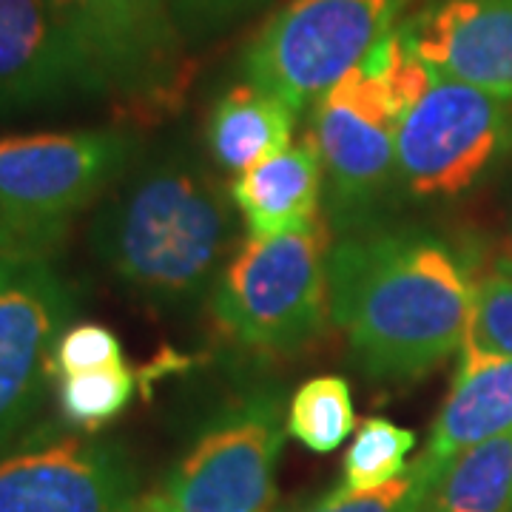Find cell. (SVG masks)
<instances>
[{
  "label": "cell",
  "instance_id": "cell-7",
  "mask_svg": "<svg viewBox=\"0 0 512 512\" xmlns=\"http://www.w3.org/2000/svg\"><path fill=\"white\" fill-rule=\"evenodd\" d=\"M285 390L254 384L220 407L165 481L151 490L160 512H271L285 447Z\"/></svg>",
  "mask_w": 512,
  "mask_h": 512
},
{
  "label": "cell",
  "instance_id": "cell-14",
  "mask_svg": "<svg viewBox=\"0 0 512 512\" xmlns=\"http://www.w3.org/2000/svg\"><path fill=\"white\" fill-rule=\"evenodd\" d=\"M507 433H512V359L464 345L453 387L413 464L427 481H436L461 453Z\"/></svg>",
  "mask_w": 512,
  "mask_h": 512
},
{
  "label": "cell",
  "instance_id": "cell-8",
  "mask_svg": "<svg viewBox=\"0 0 512 512\" xmlns=\"http://www.w3.org/2000/svg\"><path fill=\"white\" fill-rule=\"evenodd\" d=\"M97 97L163 114L183 103L188 37L174 0H52Z\"/></svg>",
  "mask_w": 512,
  "mask_h": 512
},
{
  "label": "cell",
  "instance_id": "cell-25",
  "mask_svg": "<svg viewBox=\"0 0 512 512\" xmlns=\"http://www.w3.org/2000/svg\"><path fill=\"white\" fill-rule=\"evenodd\" d=\"M18 254H32V251H29V248H26V245L0 222V259H9V256Z\"/></svg>",
  "mask_w": 512,
  "mask_h": 512
},
{
  "label": "cell",
  "instance_id": "cell-2",
  "mask_svg": "<svg viewBox=\"0 0 512 512\" xmlns=\"http://www.w3.org/2000/svg\"><path fill=\"white\" fill-rule=\"evenodd\" d=\"M234 239L231 194L183 148L137 165L89 228L92 254L157 311L197 308L228 265Z\"/></svg>",
  "mask_w": 512,
  "mask_h": 512
},
{
  "label": "cell",
  "instance_id": "cell-19",
  "mask_svg": "<svg viewBox=\"0 0 512 512\" xmlns=\"http://www.w3.org/2000/svg\"><path fill=\"white\" fill-rule=\"evenodd\" d=\"M416 447V433L384 416H370L359 424L345 453L342 484L345 493H370L390 484L410 467L407 456Z\"/></svg>",
  "mask_w": 512,
  "mask_h": 512
},
{
  "label": "cell",
  "instance_id": "cell-16",
  "mask_svg": "<svg viewBox=\"0 0 512 512\" xmlns=\"http://www.w3.org/2000/svg\"><path fill=\"white\" fill-rule=\"evenodd\" d=\"M296 111L254 83H239L222 94L208 114L211 157L228 171L242 174L293 146Z\"/></svg>",
  "mask_w": 512,
  "mask_h": 512
},
{
  "label": "cell",
  "instance_id": "cell-3",
  "mask_svg": "<svg viewBox=\"0 0 512 512\" xmlns=\"http://www.w3.org/2000/svg\"><path fill=\"white\" fill-rule=\"evenodd\" d=\"M433 72L396 29L359 69L311 109V140L322 157L325 214L339 237L379 225L396 205V134L404 111Z\"/></svg>",
  "mask_w": 512,
  "mask_h": 512
},
{
  "label": "cell",
  "instance_id": "cell-10",
  "mask_svg": "<svg viewBox=\"0 0 512 512\" xmlns=\"http://www.w3.org/2000/svg\"><path fill=\"white\" fill-rule=\"evenodd\" d=\"M140 478L123 444L40 424L0 453V512H131Z\"/></svg>",
  "mask_w": 512,
  "mask_h": 512
},
{
  "label": "cell",
  "instance_id": "cell-13",
  "mask_svg": "<svg viewBox=\"0 0 512 512\" xmlns=\"http://www.w3.org/2000/svg\"><path fill=\"white\" fill-rule=\"evenodd\" d=\"M97 97L52 0H0V117Z\"/></svg>",
  "mask_w": 512,
  "mask_h": 512
},
{
  "label": "cell",
  "instance_id": "cell-21",
  "mask_svg": "<svg viewBox=\"0 0 512 512\" xmlns=\"http://www.w3.org/2000/svg\"><path fill=\"white\" fill-rule=\"evenodd\" d=\"M464 345L512 359V259L495 262L493 271L476 279L473 319Z\"/></svg>",
  "mask_w": 512,
  "mask_h": 512
},
{
  "label": "cell",
  "instance_id": "cell-24",
  "mask_svg": "<svg viewBox=\"0 0 512 512\" xmlns=\"http://www.w3.org/2000/svg\"><path fill=\"white\" fill-rule=\"evenodd\" d=\"M177 3V18L183 26L188 43L211 37L234 26L242 18L259 12L271 0H174Z\"/></svg>",
  "mask_w": 512,
  "mask_h": 512
},
{
  "label": "cell",
  "instance_id": "cell-11",
  "mask_svg": "<svg viewBox=\"0 0 512 512\" xmlns=\"http://www.w3.org/2000/svg\"><path fill=\"white\" fill-rule=\"evenodd\" d=\"M77 288L43 254L0 259V450L18 439L55 382L52 356Z\"/></svg>",
  "mask_w": 512,
  "mask_h": 512
},
{
  "label": "cell",
  "instance_id": "cell-12",
  "mask_svg": "<svg viewBox=\"0 0 512 512\" xmlns=\"http://www.w3.org/2000/svg\"><path fill=\"white\" fill-rule=\"evenodd\" d=\"M399 32L433 74L512 103V0H430Z\"/></svg>",
  "mask_w": 512,
  "mask_h": 512
},
{
  "label": "cell",
  "instance_id": "cell-18",
  "mask_svg": "<svg viewBox=\"0 0 512 512\" xmlns=\"http://www.w3.org/2000/svg\"><path fill=\"white\" fill-rule=\"evenodd\" d=\"M356 413L348 379L313 376L293 393L285 416V430L316 456L336 453L353 433Z\"/></svg>",
  "mask_w": 512,
  "mask_h": 512
},
{
  "label": "cell",
  "instance_id": "cell-1",
  "mask_svg": "<svg viewBox=\"0 0 512 512\" xmlns=\"http://www.w3.org/2000/svg\"><path fill=\"white\" fill-rule=\"evenodd\" d=\"M473 296L476 279L433 231L379 222L330 245V319L376 382H416L464 348Z\"/></svg>",
  "mask_w": 512,
  "mask_h": 512
},
{
  "label": "cell",
  "instance_id": "cell-4",
  "mask_svg": "<svg viewBox=\"0 0 512 512\" xmlns=\"http://www.w3.org/2000/svg\"><path fill=\"white\" fill-rule=\"evenodd\" d=\"M140 140L117 126L0 137V222L49 256L69 225L134 168Z\"/></svg>",
  "mask_w": 512,
  "mask_h": 512
},
{
  "label": "cell",
  "instance_id": "cell-6",
  "mask_svg": "<svg viewBox=\"0 0 512 512\" xmlns=\"http://www.w3.org/2000/svg\"><path fill=\"white\" fill-rule=\"evenodd\" d=\"M410 0H291L242 55V72L296 114L313 103L399 29Z\"/></svg>",
  "mask_w": 512,
  "mask_h": 512
},
{
  "label": "cell",
  "instance_id": "cell-20",
  "mask_svg": "<svg viewBox=\"0 0 512 512\" xmlns=\"http://www.w3.org/2000/svg\"><path fill=\"white\" fill-rule=\"evenodd\" d=\"M134 393H137V373L128 365H120L60 379L57 402L66 424L97 433L126 410Z\"/></svg>",
  "mask_w": 512,
  "mask_h": 512
},
{
  "label": "cell",
  "instance_id": "cell-15",
  "mask_svg": "<svg viewBox=\"0 0 512 512\" xmlns=\"http://www.w3.org/2000/svg\"><path fill=\"white\" fill-rule=\"evenodd\" d=\"M322 197V157L311 137L242 171L231 185V200L254 239L282 237L319 222Z\"/></svg>",
  "mask_w": 512,
  "mask_h": 512
},
{
  "label": "cell",
  "instance_id": "cell-22",
  "mask_svg": "<svg viewBox=\"0 0 512 512\" xmlns=\"http://www.w3.org/2000/svg\"><path fill=\"white\" fill-rule=\"evenodd\" d=\"M126 365L123 359V342L120 336L100 322H72L60 333L52 356V373L55 379H69L92 370Z\"/></svg>",
  "mask_w": 512,
  "mask_h": 512
},
{
  "label": "cell",
  "instance_id": "cell-23",
  "mask_svg": "<svg viewBox=\"0 0 512 512\" xmlns=\"http://www.w3.org/2000/svg\"><path fill=\"white\" fill-rule=\"evenodd\" d=\"M430 481L421 473L416 464H410L402 476L393 478L390 484H384L379 490L370 493H345V490H333L325 498L296 507L285 512H419V504L427 493Z\"/></svg>",
  "mask_w": 512,
  "mask_h": 512
},
{
  "label": "cell",
  "instance_id": "cell-17",
  "mask_svg": "<svg viewBox=\"0 0 512 512\" xmlns=\"http://www.w3.org/2000/svg\"><path fill=\"white\" fill-rule=\"evenodd\" d=\"M512 433L461 453L430 481L419 512H510Z\"/></svg>",
  "mask_w": 512,
  "mask_h": 512
},
{
  "label": "cell",
  "instance_id": "cell-26",
  "mask_svg": "<svg viewBox=\"0 0 512 512\" xmlns=\"http://www.w3.org/2000/svg\"><path fill=\"white\" fill-rule=\"evenodd\" d=\"M131 512H160L154 507V501H151V495H140V501L134 504V510Z\"/></svg>",
  "mask_w": 512,
  "mask_h": 512
},
{
  "label": "cell",
  "instance_id": "cell-9",
  "mask_svg": "<svg viewBox=\"0 0 512 512\" xmlns=\"http://www.w3.org/2000/svg\"><path fill=\"white\" fill-rule=\"evenodd\" d=\"M512 148V103L433 74L396 134L399 202L456 200Z\"/></svg>",
  "mask_w": 512,
  "mask_h": 512
},
{
  "label": "cell",
  "instance_id": "cell-27",
  "mask_svg": "<svg viewBox=\"0 0 512 512\" xmlns=\"http://www.w3.org/2000/svg\"><path fill=\"white\" fill-rule=\"evenodd\" d=\"M510 512H512V510H510Z\"/></svg>",
  "mask_w": 512,
  "mask_h": 512
},
{
  "label": "cell",
  "instance_id": "cell-5",
  "mask_svg": "<svg viewBox=\"0 0 512 512\" xmlns=\"http://www.w3.org/2000/svg\"><path fill=\"white\" fill-rule=\"evenodd\" d=\"M328 251V222L282 237H248L211 291L214 322L259 353H293L311 345L330 319Z\"/></svg>",
  "mask_w": 512,
  "mask_h": 512
}]
</instances>
